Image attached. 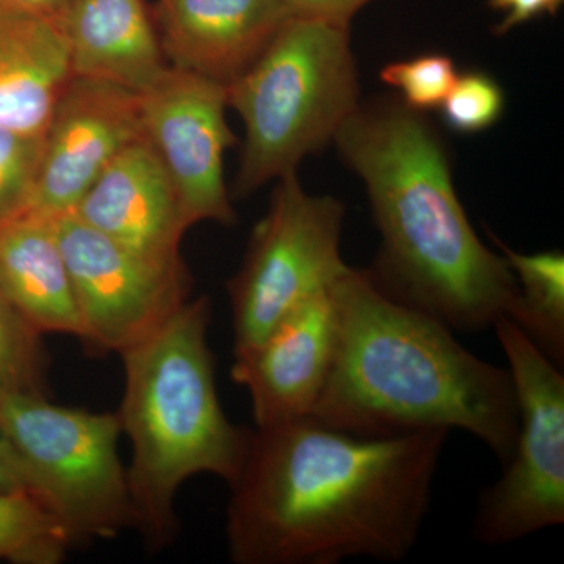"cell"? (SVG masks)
<instances>
[{
	"label": "cell",
	"mask_w": 564,
	"mask_h": 564,
	"mask_svg": "<svg viewBox=\"0 0 564 564\" xmlns=\"http://www.w3.org/2000/svg\"><path fill=\"white\" fill-rule=\"evenodd\" d=\"M70 215L151 261L184 263L181 243L188 229L169 174L144 137L104 170Z\"/></svg>",
	"instance_id": "obj_13"
},
{
	"label": "cell",
	"mask_w": 564,
	"mask_h": 564,
	"mask_svg": "<svg viewBox=\"0 0 564 564\" xmlns=\"http://www.w3.org/2000/svg\"><path fill=\"white\" fill-rule=\"evenodd\" d=\"M448 432L361 436L313 415L250 430L226 510L237 564L406 558Z\"/></svg>",
	"instance_id": "obj_1"
},
{
	"label": "cell",
	"mask_w": 564,
	"mask_h": 564,
	"mask_svg": "<svg viewBox=\"0 0 564 564\" xmlns=\"http://www.w3.org/2000/svg\"><path fill=\"white\" fill-rule=\"evenodd\" d=\"M556 2L562 3V2H563V0H556Z\"/></svg>",
	"instance_id": "obj_28"
},
{
	"label": "cell",
	"mask_w": 564,
	"mask_h": 564,
	"mask_svg": "<svg viewBox=\"0 0 564 564\" xmlns=\"http://www.w3.org/2000/svg\"><path fill=\"white\" fill-rule=\"evenodd\" d=\"M359 79L348 28L291 17L250 68L228 85L243 122L236 195L296 172L336 139L358 110Z\"/></svg>",
	"instance_id": "obj_5"
},
{
	"label": "cell",
	"mask_w": 564,
	"mask_h": 564,
	"mask_svg": "<svg viewBox=\"0 0 564 564\" xmlns=\"http://www.w3.org/2000/svg\"><path fill=\"white\" fill-rule=\"evenodd\" d=\"M0 492H25L9 444L0 432Z\"/></svg>",
	"instance_id": "obj_26"
},
{
	"label": "cell",
	"mask_w": 564,
	"mask_h": 564,
	"mask_svg": "<svg viewBox=\"0 0 564 564\" xmlns=\"http://www.w3.org/2000/svg\"><path fill=\"white\" fill-rule=\"evenodd\" d=\"M210 315L207 296L191 299L120 355L124 395L117 414L132 444L129 491L135 527L154 549L176 534L181 486L199 474L231 485L247 452L250 430L229 421L218 397Z\"/></svg>",
	"instance_id": "obj_4"
},
{
	"label": "cell",
	"mask_w": 564,
	"mask_h": 564,
	"mask_svg": "<svg viewBox=\"0 0 564 564\" xmlns=\"http://www.w3.org/2000/svg\"><path fill=\"white\" fill-rule=\"evenodd\" d=\"M73 541L28 492H0V560L18 564H57Z\"/></svg>",
	"instance_id": "obj_19"
},
{
	"label": "cell",
	"mask_w": 564,
	"mask_h": 564,
	"mask_svg": "<svg viewBox=\"0 0 564 564\" xmlns=\"http://www.w3.org/2000/svg\"><path fill=\"white\" fill-rule=\"evenodd\" d=\"M143 137L140 95L109 82L70 76L44 131L28 212L68 215L104 170Z\"/></svg>",
	"instance_id": "obj_11"
},
{
	"label": "cell",
	"mask_w": 564,
	"mask_h": 564,
	"mask_svg": "<svg viewBox=\"0 0 564 564\" xmlns=\"http://www.w3.org/2000/svg\"><path fill=\"white\" fill-rule=\"evenodd\" d=\"M44 133L0 129V226L31 207Z\"/></svg>",
	"instance_id": "obj_21"
},
{
	"label": "cell",
	"mask_w": 564,
	"mask_h": 564,
	"mask_svg": "<svg viewBox=\"0 0 564 564\" xmlns=\"http://www.w3.org/2000/svg\"><path fill=\"white\" fill-rule=\"evenodd\" d=\"M22 395H44L41 334L0 292V404Z\"/></svg>",
	"instance_id": "obj_20"
},
{
	"label": "cell",
	"mask_w": 564,
	"mask_h": 564,
	"mask_svg": "<svg viewBox=\"0 0 564 564\" xmlns=\"http://www.w3.org/2000/svg\"><path fill=\"white\" fill-rule=\"evenodd\" d=\"M52 221L76 295L80 339L91 350L121 355L192 299L185 263L143 258L70 214Z\"/></svg>",
	"instance_id": "obj_9"
},
{
	"label": "cell",
	"mask_w": 564,
	"mask_h": 564,
	"mask_svg": "<svg viewBox=\"0 0 564 564\" xmlns=\"http://www.w3.org/2000/svg\"><path fill=\"white\" fill-rule=\"evenodd\" d=\"M370 0H284L292 17L315 18L348 28L351 18Z\"/></svg>",
	"instance_id": "obj_24"
},
{
	"label": "cell",
	"mask_w": 564,
	"mask_h": 564,
	"mask_svg": "<svg viewBox=\"0 0 564 564\" xmlns=\"http://www.w3.org/2000/svg\"><path fill=\"white\" fill-rule=\"evenodd\" d=\"M278 181L242 267L228 282L234 359L258 348L300 304L332 289L348 270L340 256L344 204L304 192L296 172Z\"/></svg>",
	"instance_id": "obj_7"
},
{
	"label": "cell",
	"mask_w": 564,
	"mask_h": 564,
	"mask_svg": "<svg viewBox=\"0 0 564 564\" xmlns=\"http://www.w3.org/2000/svg\"><path fill=\"white\" fill-rule=\"evenodd\" d=\"M339 337L313 417L361 436L463 430L507 463L518 434L508 367L478 358L454 329L389 299L364 270L332 285Z\"/></svg>",
	"instance_id": "obj_3"
},
{
	"label": "cell",
	"mask_w": 564,
	"mask_h": 564,
	"mask_svg": "<svg viewBox=\"0 0 564 564\" xmlns=\"http://www.w3.org/2000/svg\"><path fill=\"white\" fill-rule=\"evenodd\" d=\"M9 2L55 21L69 0H9Z\"/></svg>",
	"instance_id": "obj_27"
},
{
	"label": "cell",
	"mask_w": 564,
	"mask_h": 564,
	"mask_svg": "<svg viewBox=\"0 0 564 564\" xmlns=\"http://www.w3.org/2000/svg\"><path fill=\"white\" fill-rule=\"evenodd\" d=\"M505 95L499 82L486 73L463 74L441 104L445 124L459 133L484 132L502 117Z\"/></svg>",
	"instance_id": "obj_23"
},
{
	"label": "cell",
	"mask_w": 564,
	"mask_h": 564,
	"mask_svg": "<svg viewBox=\"0 0 564 564\" xmlns=\"http://www.w3.org/2000/svg\"><path fill=\"white\" fill-rule=\"evenodd\" d=\"M140 104L143 137L169 174L185 228L236 225L223 162L237 143L226 121L228 87L170 66Z\"/></svg>",
	"instance_id": "obj_10"
},
{
	"label": "cell",
	"mask_w": 564,
	"mask_h": 564,
	"mask_svg": "<svg viewBox=\"0 0 564 564\" xmlns=\"http://www.w3.org/2000/svg\"><path fill=\"white\" fill-rule=\"evenodd\" d=\"M518 402V434L502 477L475 513L478 543L503 545L564 522V377L508 317L494 323Z\"/></svg>",
	"instance_id": "obj_8"
},
{
	"label": "cell",
	"mask_w": 564,
	"mask_h": 564,
	"mask_svg": "<svg viewBox=\"0 0 564 564\" xmlns=\"http://www.w3.org/2000/svg\"><path fill=\"white\" fill-rule=\"evenodd\" d=\"M284 0H158L155 20L170 66L228 87L291 18Z\"/></svg>",
	"instance_id": "obj_14"
},
{
	"label": "cell",
	"mask_w": 564,
	"mask_h": 564,
	"mask_svg": "<svg viewBox=\"0 0 564 564\" xmlns=\"http://www.w3.org/2000/svg\"><path fill=\"white\" fill-rule=\"evenodd\" d=\"M0 432L24 491L66 530L73 544L109 540L135 527L117 413H91L22 395L0 404Z\"/></svg>",
	"instance_id": "obj_6"
},
{
	"label": "cell",
	"mask_w": 564,
	"mask_h": 564,
	"mask_svg": "<svg viewBox=\"0 0 564 564\" xmlns=\"http://www.w3.org/2000/svg\"><path fill=\"white\" fill-rule=\"evenodd\" d=\"M0 292L41 336L80 337L76 295L51 218L25 212L0 226Z\"/></svg>",
	"instance_id": "obj_17"
},
{
	"label": "cell",
	"mask_w": 564,
	"mask_h": 564,
	"mask_svg": "<svg viewBox=\"0 0 564 564\" xmlns=\"http://www.w3.org/2000/svg\"><path fill=\"white\" fill-rule=\"evenodd\" d=\"M494 9L503 10V21L497 25V33H507L524 22L533 20L544 11L555 13L560 3L556 0H491Z\"/></svg>",
	"instance_id": "obj_25"
},
{
	"label": "cell",
	"mask_w": 564,
	"mask_h": 564,
	"mask_svg": "<svg viewBox=\"0 0 564 564\" xmlns=\"http://www.w3.org/2000/svg\"><path fill=\"white\" fill-rule=\"evenodd\" d=\"M70 76L57 22L0 0V129L44 133Z\"/></svg>",
	"instance_id": "obj_16"
},
{
	"label": "cell",
	"mask_w": 564,
	"mask_h": 564,
	"mask_svg": "<svg viewBox=\"0 0 564 564\" xmlns=\"http://www.w3.org/2000/svg\"><path fill=\"white\" fill-rule=\"evenodd\" d=\"M380 76L384 84L400 91L404 106L425 111L441 107L458 73L448 55L423 54L410 61L389 63Z\"/></svg>",
	"instance_id": "obj_22"
},
{
	"label": "cell",
	"mask_w": 564,
	"mask_h": 564,
	"mask_svg": "<svg viewBox=\"0 0 564 564\" xmlns=\"http://www.w3.org/2000/svg\"><path fill=\"white\" fill-rule=\"evenodd\" d=\"M514 274L518 295L505 317L560 367L564 361V256L514 251L491 236Z\"/></svg>",
	"instance_id": "obj_18"
},
{
	"label": "cell",
	"mask_w": 564,
	"mask_h": 564,
	"mask_svg": "<svg viewBox=\"0 0 564 564\" xmlns=\"http://www.w3.org/2000/svg\"><path fill=\"white\" fill-rule=\"evenodd\" d=\"M339 337L332 289L311 296L258 348L234 359L232 378L250 393L256 426L313 414L328 381Z\"/></svg>",
	"instance_id": "obj_12"
},
{
	"label": "cell",
	"mask_w": 564,
	"mask_h": 564,
	"mask_svg": "<svg viewBox=\"0 0 564 564\" xmlns=\"http://www.w3.org/2000/svg\"><path fill=\"white\" fill-rule=\"evenodd\" d=\"M334 141L366 184L381 236L364 270L378 291L455 333L485 332L510 313L514 274L467 220L443 141L421 111L402 101L358 107Z\"/></svg>",
	"instance_id": "obj_2"
},
{
	"label": "cell",
	"mask_w": 564,
	"mask_h": 564,
	"mask_svg": "<svg viewBox=\"0 0 564 564\" xmlns=\"http://www.w3.org/2000/svg\"><path fill=\"white\" fill-rule=\"evenodd\" d=\"M55 22L73 76L143 95L170 69L144 0H69Z\"/></svg>",
	"instance_id": "obj_15"
}]
</instances>
